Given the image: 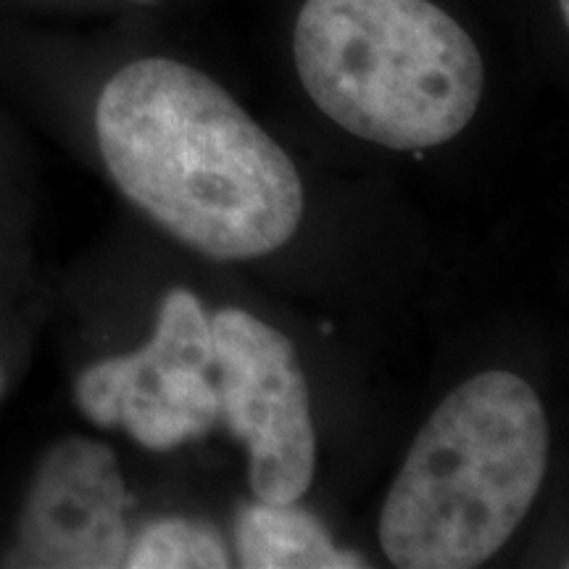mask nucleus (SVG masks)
<instances>
[{"label": "nucleus", "mask_w": 569, "mask_h": 569, "mask_svg": "<svg viewBox=\"0 0 569 569\" xmlns=\"http://www.w3.org/2000/svg\"><path fill=\"white\" fill-rule=\"evenodd\" d=\"M96 134L117 188L213 261L274 253L301 224L296 163L188 63L140 59L117 71L98 98Z\"/></svg>", "instance_id": "f257e3e1"}, {"label": "nucleus", "mask_w": 569, "mask_h": 569, "mask_svg": "<svg viewBox=\"0 0 569 569\" xmlns=\"http://www.w3.org/2000/svg\"><path fill=\"white\" fill-rule=\"evenodd\" d=\"M549 467L543 403L522 377L488 369L432 411L390 486L380 546L401 569L486 565L528 517Z\"/></svg>", "instance_id": "f03ea898"}, {"label": "nucleus", "mask_w": 569, "mask_h": 569, "mask_svg": "<svg viewBox=\"0 0 569 569\" xmlns=\"http://www.w3.org/2000/svg\"><path fill=\"white\" fill-rule=\"evenodd\" d=\"M293 53L317 109L390 151L457 138L486 82L475 40L430 0H306Z\"/></svg>", "instance_id": "7ed1b4c3"}, {"label": "nucleus", "mask_w": 569, "mask_h": 569, "mask_svg": "<svg viewBox=\"0 0 569 569\" xmlns=\"http://www.w3.org/2000/svg\"><path fill=\"white\" fill-rule=\"evenodd\" d=\"M219 415L248 451V482L269 503L306 496L317 467L309 386L296 346L240 309L211 319Z\"/></svg>", "instance_id": "20e7f679"}, {"label": "nucleus", "mask_w": 569, "mask_h": 569, "mask_svg": "<svg viewBox=\"0 0 569 569\" xmlns=\"http://www.w3.org/2000/svg\"><path fill=\"white\" fill-rule=\"evenodd\" d=\"M211 367V319L190 290L174 288L140 351L84 369L74 388L77 407L92 425L124 427L148 451H172L217 425L219 390L209 380Z\"/></svg>", "instance_id": "39448f33"}, {"label": "nucleus", "mask_w": 569, "mask_h": 569, "mask_svg": "<svg viewBox=\"0 0 569 569\" xmlns=\"http://www.w3.org/2000/svg\"><path fill=\"white\" fill-rule=\"evenodd\" d=\"M130 507L117 453L101 440L61 438L40 459L17 525L13 567H124Z\"/></svg>", "instance_id": "423d86ee"}, {"label": "nucleus", "mask_w": 569, "mask_h": 569, "mask_svg": "<svg viewBox=\"0 0 569 569\" xmlns=\"http://www.w3.org/2000/svg\"><path fill=\"white\" fill-rule=\"evenodd\" d=\"M240 565L248 569H359V553L332 543L319 519L290 503L256 501L243 507L234 522Z\"/></svg>", "instance_id": "0eeeda50"}, {"label": "nucleus", "mask_w": 569, "mask_h": 569, "mask_svg": "<svg viewBox=\"0 0 569 569\" xmlns=\"http://www.w3.org/2000/svg\"><path fill=\"white\" fill-rule=\"evenodd\" d=\"M124 567L132 569H219L230 567L224 540L209 525L169 517L148 522L130 538Z\"/></svg>", "instance_id": "6e6552de"}, {"label": "nucleus", "mask_w": 569, "mask_h": 569, "mask_svg": "<svg viewBox=\"0 0 569 569\" xmlns=\"http://www.w3.org/2000/svg\"><path fill=\"white\" fill-rule=\"evenodd\" d=\"M559 9H561V17H565V21L569 19V0H559Z\"/></svg>", "instance_id": "1a4fd4ad"}, {"label": "nucleus", "mask_w": 569, "mask_h": 569, "mask_svg": "<svg viewBox=\"0 0 569 569\" xmlns=\"http://www.w3.org/2000/svg\"><path fill=\"white\" fill-rule=\"evenodd\" d=\"M0 393H3V372H0Z\"/></svg>", "instance_id": "9d476101"}, {"label": "nucleus", "mask_w": 569, "mask_h": 569, "mask_svg": "<svg viewBox=\"0 0 569 569\" xmlns=\"http://www.w3.org/2000/svg\"><path fill=\"white\" fill-rule=\"evenodd\" d=\"M142 3H153V0H142Z\"/></svg>", "instance_id": "9b49d317"}]
</instances>
